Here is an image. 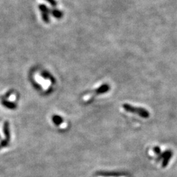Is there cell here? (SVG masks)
<instances>
[{"mask_svg":"<svg viewBox=\"0 0 177 177\" xmlns=\"http://www.w3.org/2000/svg\"><path fill=\"white\" fill-rule=\"evenodd\" d=\"M123 108L127 112L134 113V114L138 115L143 118H149L150 113L147 110L142 108V107L133 106L129 104H124L123 105Z\"/></svg>","mask_w":177,"mask_h":177,"instance_id":"obj_1","label":"cell"},{"mask_svg":"<svg viewBox=\"0 0 177 177\" xmlns=\"http://www.w3.org/2000/svg\"><path fill=\"white\" fill-rule=\"evenodd\" d=\"M173 156V152L171 150H166L163 153L161 152L157 156V160L161 161L162 159V167H165L168 164L169 160L171 159Z\"/></svg>","mask_w":177,"mask_h":177,"instance_id":"obj_2","label":"cell"},{"mask_svg":"<svg viewBox=\"0 0 177 177\" xmlns=\"http://www.w3.org/2000/svg\"><path fill=\"white\" fill-rule=\"evenodd\" d=\"M110 85L108 84H104L102 85H101L100 87L99 88H97L96 90L94 91V95H99V94H104L106 93L107 91H108L110 90Z\"/></svg>","mask_w":177,"mask_h":177,"instance_id":"obj_3","label":"cell"},{"mask_svg":"<svg viewBox=\"0 0 177 177\" xmlns=\"http://www.w3.org/2000/svg\"><path fill=\"white\" fill-rule=\"evenodd\" d=\"M123 174L117 172H103L100 173V176L103 177H121Z\"/></svg>","mask_w":177,"mask_h":177,"instance_id":"obj_4","label":"cell"},{"mask_svg":"<svg viewBox=\"0 0 177 177\" xmlns=\"http://www.w3.org/2000/svg\"><path fill=\"white\" fill-rule=\"evenodd\" d=\"M3 130H4V135L5 136L6 140L9 142V140H10V131H9V125L7 121L5 122L4 125V129H3Z\"/></svg>","mask_w":177,"mask_h":177,"instance_id":"obj_5","label":"cell"},{"mask_svg":"<svg viewBox=\"0 0 177 177\" xmlns=\"http://www.w3.org/2000/svg\"><path fill=\"white\" fill-rule=\"evenodd\" d=\"M53 121L56 125H60L63 122V119L62 117L55 115L53 117Z\"/></svg>","mask_w":177,"mask_h":177,"instance_id":"obj_6","label":"cell"},{"mask_svg":"<svg viewBox=\"0 0 177 177\" xmlns=\"http://www.w3.org/2000/svg\"><path fill=\"white\" fill-rule=\"evenodd\" d=\"M3 105L5 106L6 108H9V109H15L16 107V104L13 102H8V101H3L2 102Z\"/></svg>","mask_w":177,"mask_h":177,"instance_id":"obj_7","label":"cell"},{"mask_svg":"<svg viewBox=\"0 0 177 177\" xmlns=\"http://www.w3.org/2000/svg\"><path fill=\"white\" fill-rule=\"evenodd\" d=\"M42 75L43 76V78H45L46 79H53L51 75H50L49 73H47V72H43Z\"/></svg>","mask_w":177,"mask_h":177,"instance_id":"obj_8","label":"cell"},{"mask_svg":"<svg viewBox=\"0 0 177 177\" xmlns=\"http://www.w3.org/2000/svg\"><path fill=\"white\" fill-rule=\"evenodd\" d=\"M8 143L9 142H7L6 140H2L1 143V145L3 146V147H5L7 146L8 145Z\"/></svg>","mask_w":177,"mask_h":177,"instance_id":"obj_9","label":"cell"}]
</instances>
